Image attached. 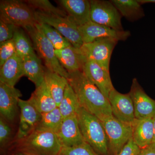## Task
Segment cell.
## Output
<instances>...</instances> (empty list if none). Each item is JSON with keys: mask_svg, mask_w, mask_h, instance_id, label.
I'll use <instances>...</instances> for the list:
<instances>
[{"mask_svg": "<svg viewBox=\"0 0 155 155\" xmlns=\"http://www.w3.org/2000/svg\"><path fill=\"white\" fill-rule=\"evenodd\" d=\"M56 134L62 147L75 146L86 142L81 131L77 114L64 119Z\"/></svg>", "mask_w": 155, "mask_h": 155, "instance_id": "16", "label": "cell"}, {"mask_svg": "<svg viewBox=\"0 0 155 155\" xmlns=\"http://www.w3.org/2000/svg\"><path fill=\"white\" fill-rule=\"evenodd\" d=\"M140 150L131 138L117 155H138Z\"/></svg>", "mask_w": 155, "mask_h": 155, "instance_id": "34", "label": "cell"}, {"mask_svg": "<svg viewBox=\"0 0 155 155\" xmlns=\"http://www.w3.org/2000/svg\"><path fill=\"white\" fill-rule=\"evenodd\" d=\"M62 147L55 132L37 127L25 137L13 140L6 153L14 151L31 155H59Z\"/></svg>", "mask_w": 155, "mask_h": 155, "instance_id": "2", "label": "cell"}, {"mask_svg": "<svg viewBox=\"0 0 155 155\" xmlns=\"http://www.w3.org/2000/svg\"><path fill=\"white\" fill-rule=\"evenodd\" d=\"M12 124L0 116V148L1 155L5 154L14 140Z\"/></svg>", "mask_w": 155, "mask_h": 155, "instance_id": "30", "label": "cell"}, {"mask_svg": "<svg viewBox=\"0 0 155 155\" xmlns=\"http://www.w3.org/2000/svg\"><path fill=\"white\" fill-rule=\"evenodd\" d=\"M38 23H44L52 26L66 38L74 47L79 49L84 44L78 26L69 17L51 15L35 11Z\"/></svg>", "mask_w": 155, "mask_h": 155, "instance_id": "6", "label": "cell"}, {"mask_svg": "<svg viewBox=\"0 0 155 155\" xmlns=\"http://www.w3.org/2000/svg\"><path fill=\"white\" fill-rule=\"evenodd\" d=\"M64 120L58 107L52 110L42 114L41 120L38 127L57 133Z\"/></svg>", "mask_w": 155, "mask_h": 155, "instance_id": "28", "label": "cell"}, {"mask_svg": "<svg viewBox=\"0 0 155 155\" xmlns=\"http://www.w3.org/2000/svg\"><path fill=\"white\" fill-rule=\"evenodd\" d=\"M18 28L14 24L0 19V43L12 39Z\"/></svg>", "mask_w": 155, "mask_h": 155, "instance_id": "33", "label": "cell"}, {"mask_svg": "<svg viewBox=\"0 0 155 155\" xmlns=\"http://www.w3.org/2000/svg\"><path fill=\"white\" fill-rule=\"evenodd\" d=\"M24 76L22 61L17 53L0 68V82L14 87L22 76Z\"/></svg>", "mask_w": 155, "mask_h": 155, "instance_id": "19", "label": "cell"}, {"mask_svg": "<svg viewBox=\"0 0 155 155\" xmlns=\"http://www.w3.org/2000/svg\"><path fill=\"white\" fill-rule=\"evenodd\" d=\"M118 41L111 38H97L91 42L84 44L79 50L87 60L94 61L110 70L111 55Z\"/></svg>", "mask_w": 155, "mask_h": 155, "instance_id": "8", "label": "cell"}, {"mask_svg": "<svg viewBox=\"0 0 155 155\" xmlns=\"http://www.w3.org/2000/svg\"><path fill=\"white\" fill-rule=\"evenodd\" d=\"M45 82L58 107L68 84L67 78L45 67Z\"/></svg>", "mask_w": 155, "mask_h": 155, "instance_id": "23", "label": "cell"}, {"mask_svg": "<svg viewBox=\"0 0 155 155\" xmlns=\"http://www.w3.org/2000/svg\"><path fill=\"white\" fill-rule=\"evenodd\" d=\"M138 155H155V143L141 149Z\"/></svg>", "mask_w": 155, "mask_h": 155, "instance_id": "35", "label": "cell"}, {"mask_svg": "<svg viewBox=\"0 0 155 155\" xmlns=\"http://www.w3.org/2000/svg\"><path fill=\"white\" fill-rule=\"evenodd\" d=\"M55 54L62 67L68 72L82 71L87 59L79 49L72 45L61 50H55Z\"/></svg>", "mask_w": 155, "mask_h": 155, "instance_id": "18", "label": "cell"}, {"mask_svg": "<svg viewBox=\"0 0 155 155\" xmlns=\"http://www.w3.org/2000/svg\"><path fill=\"white\" fill-rule=\"evenodd\" d=\"M122 17L134 22L144 17V11L138 0H111Z\"/></svg>", "mask_w": 155, "mask_h": 155, "instance_id": "24", "label": "cell"}, {"mask_svg": "<svg viewBox=\"0 0 155 155\" xmlns=\"http://www.w3.org/2000/svg\"><path fill=\"white\" fill-rule=\"evenodd\" d=\"M153 143H155V116L153 118Z\"/></svg>", "mask_w": 155, "mask_h": 155, "instance_id": "38", "label": "cell"}, {"mask_svg": "<svg viewBox=\"0 0 155 155\" xmlns=\"http://www.w3.org/2000/svg\"><path fill=\"white\" fill-rule=\"evenodd\" d=\"M32 41L34 50L38 58L43 61L46 68L68 78V72L58 61L55 52L54 48L41 30L36 25L24 28Z\"/></svg>", "mask_w": 155, "mask_h": 155, "instance_id": "4", "label": "cell"}, {"mask_svg": "<svg viewBox=\"0 0 155 155\" xmlns=\"http://www.w3.org/2000/svg\"><path fill=\"white\" fill-rule=\"evenodd\" d=\"M35 25L52 44L55 49L61 50L72 45L66 38L52 26L44 23H37Z\"/></svg>", "mask_w": 155, "mask_h": 155, "instance_id": "26", "label": "cell"}, {"mask_svg": "<svg viewBox=\"0 0 155 155\" xmlns=\"http://www.w3.org/2000/svg\"></svg>", "mask_w": 155, "mask_h": 155, "instance_id": "39", "label": "cell"}, {"mask_svg": "<svg viewBox=\"0 0 155 155\" xmlns=\"http://www.w3.org/2000/svg\"><path fill=\"white\" fill-rule=\"evenodd\" d=\"M58 2L78 26H81L91 21L90 1L60 0Z\"/></svg>", "mask_w": 155, "mask_h": 155, "instance_id": "17", "label": "cell"}, {"mask_svg": "<svg viewBox=\"0 0 155 155\" xmlns=\"http://www.w3.org/2000/svg\"><path fill=\"white\" fill-rule=\"evenodd\" d=\"M82 71L108 98L110 92L114 88L110 70L105 69L94 61L87 60Z\"/></svg>", "mask_w": 155, "mask_h": 155, "instance_id": "15", "label": "cell"}, {"mask_svg": "<svg viewBox=\"0 0 155 155\" xmlns=\"http://www.w3.org/2000/svg\"><path fill=\"white\" fill-rule=\"evenodd\" d=\"M83 43H88L97 38H111L119 41H125L130 35L129 31L117 30L90 21L78 26Z\"/></svg>", "mask_w": 155, "mask_h": 155, "instance_id": "12", "label": "cell"}, {"mask_svg": "<svg viewBox=\"0 0 155 155\" xmlns=\"http://www.w3.org/2000/svg\"><path fill=\"white\" fill-rule=\"evenodd\" d=\"M28 100L41 114L52 111L58 107L45 81L36 87Z\"/></svg>", "mask_w": 155, "mask_h": 155, "instance_id": "21", "label": "cell"}, {"mask_svg": "<svg viewBox=\"0 0 155 155\" xmlns=\"http://www.w3.org/2000/svg\"><path fill=\"white\" fill-rule=\"evenodd\" d=\"M68 83L75 92L81 107L101 121L113 116L107 97L87 78L83 71L68 72Z\"/></svg>", "mask_w": 155, "mask_h": 155, "instance_id": "1", "label": "cell"}, {"mask_svg": "<svg viewBox=\"0 0 155 155\" xmlns=\"http://www.w3.org/2000/svg\"><path fill=\"white\" fill-rule=\"evenodd\" d=\"M35 11L62 17L68 16L67 12L64 9H61L53 5L48 0H28L24 1Z\"/></svg>", "mask_w": 155, "mask_h": 155, "instance_id": "29", "label": "cell"}, {"mask_svg": "<svg viewBox=\"0 0 155 155\" xmlns=\"http://www.w3.org/2000/svg\"><path fill=\"white\" fill-rule=\"evenodd\" d=\"M129 94L133 102L135 119L153 118L155 116V101L146 93L136 78L133 79Z\"/></svg>", "mask_w": 155, "mask_h": 155, "instance_id": "11", "label": "cell"}, {"mask_svg": "<svg viewBox=\"0 0 155 155\" xmlns=\"http://www.w3.org/2000/svg\"><path fill=\"white\" fill-rule=\"evenodd\" d=\"M58 107L64 119L77 114L81 107L75 92L69 83L66 87L64 96Z\"/></svg>", "mask_w": 155, "mask_h": 155, "instance_id": "25", "label": "cell"}, {"mask_svg": "<svg viewBox=\"0 0 155 155\" xmlns=\"http://www.w3.org/2000/svg\"><path fill=\"white\" fill-rule=\"evenodd\" d=\"M19 126L14 140L25 137L38 127L41 120L42 114L28 100L20 99Z\"/></svg>", "mask_w": 155, "mask_h": 155, "instance_id": "13", "label": "cell"}, {"mask_svg": "<svg viewBox=\"0 0 155 155\" xmlns=\"http://www.w3.org/2000/svg\"><path fill=\"white\" fill-rule=\"evenodd\" d=\"M4 155H31L19 152L14 151H8Z\"/></svg>", "mask_w": 155, "mask_h": 155, "instance_id": "36", "label": "cell"}, {"mask_svg": "<svg viewBox=\"0 0 155 155\" xmlns=\"http://www.w3.org/2000/svg\"><path fill=\"white\" fill-rule=\"evenodd\" d=\"M16 53L13 39L0 43V66L1 67Z\"/></svg>", "mask_w": 155, "mask_h": 155, "instance_id": "32", "label": "cell"}, {"mask_svg": "<svg viewBox=\"0 0 155 155\" xmlns=\"http://www.w3.org/2000/svg\"><path fill=\"white\" fill-rule=\"evenodd\" d=\"M0 19L24 28L38 23L35 11L25 1L18 0L1 1Z\"/></svg>", "mask_w": 155, "mask_h": 155, "instance_id": "5", "label": "cell"}, {"mask_svg": "<svg viewBox=\"0 0 155 155\" xmlns=\"http://www.w3.org/2000/svg\"><path fill=\"white\" fill-rule=\"evenodd\" d=\"M101 121L107 137L110 155H117L132 138V125L121 122L113 115Z\"/></svg>", "mask_w": 155, "mask_h": 155, "instance_id": "7", "label": "cell"}, {"mask_svg": "<svg viewBox=\"0 0 155 155\" xmlns=\"http://www.w3.org/2000/svg\"><path fill=\"white\" fill-rule=\"evenodd\" d=\"M139 2L141 5L148 4V3H153L155 4V0H138Z\"/></svg>", "mask_w": 155, "mask_h": 155, "instance_id": "37", "label": "cell"}, {"mask_svg": "<svg viewBox=\"0 0 155 155\" xmlns=\"http://www.w3.org/2000/svg\"><path fill=\"white\" fill-rule=\"evenodd\" d=\"M108 99L113 116L121 122L132 125L136 119L133 102L129 93H121L114 88Z\"/></svg>", "mask_w": 155, "mask_h": 155, "instance_id": "10", "label": "cell"}, {"mask_svg": "<svg viewBox=\"0 0 155 155\" xmlns=\"http://www.w3.org/2000/svg\"><path fill=\"white\" fill-rule=\"evenodd\" d=\"M77 116L85 141L100 155H110L107 137L102 121L81 107Z\"/></svg>", "mask_w": 155, "mask_h": 155, "instance_id": "3", "label": "cell"}, {"mask_svg": "<svg viewBox=\"0 0 155 155\" xmlns=\"http://www.w3.org/2000/svg\"><path fill=\"white\" fill-rule=\"evenodd\" d=\"M91 20L117 30H124L122 24V16L111 1L91 0Z\"/></svg>", "mask_w": 155, "mask_h": 155, "instance_id": "9", "label": "cell"}, {"mask_svg": "<svg viewBox=\"0 0 155 155\" xmlns=\"http://www.w3.org/2000/svg\"><path fill=\"white\" fill-rule=\"evenodd\" d=\"M22 96L20 91L15 87L0 82L1 116L12 125L18 115L19 100Z\"/></svg>", "mask_w": 155, "mask_h": 155, "instance_id": "14", "label": "cell"}, {"mask_svg": "<svg viewBox=\"0 0 155 155\" xmlns=\"http://www.w3.org/2000/svg\"><path fill=\"white\" fill-rule=\"evenodd\" d=\"M13 39L16 53L21 59H24L35 54L32 44L23 31L19 28L16 29Z\"/></svg>", "mask_w": 155, "mask_h": 155, "instance_id": "27", "label": "cell"}, {"mask_svg": "<svg viewBox=\"0 0 155 155\" xmlns=\"http://www.w3.org/2000/svg\"><path fill=\"white\" fill-rule=\"evenodd\" d=\"M22 61L24 76L32 81L36 87L41 85L45 81V72L41 60L35 53Z\"/></svg>", "mask_w": 155, "mask_h": 155, "instance_id": "22", "label": "cell"}, {"mask_svg": "<svg viewBox=\"0 0 155 155\" xmlns=\"http://www.w3.org/2000/svg\"><path fill=\"white\" fill-rule=\"evenodd\" d=\"M132 138L140 148H143L153 143V118L135 119L132 124Z\"/></svg>", "mask_w": 155, "mask_h": 155, "instance_id": "20", "label": "cell"}, {"mask_svg": "<svg viewBox=\"0 0 155 155\" xmlns=\"http://www.w3.org/2000/svg\"><path fill=\"white\" fill-rule=\"evenodd\" d=\"M59 155H100L87 143L71 147H62Z\"/></svg>", "mask_w": 155, "mask_h": 155, "instance_id": "31", "label": "cell"}]
</instances>
